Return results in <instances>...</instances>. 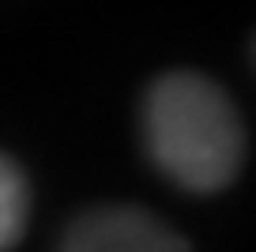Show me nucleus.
Wrapping results in <instances>:
<instances>
[{
  "label": "nucleus",
  "mask_w": 256,
  "mask_h": 252,
  "mask_svg": "<svg viewBox=\"0 0 256 252\" xmlns=\"http://www.w3.org/2000/svg\"><path fill=\"white\" fill-rule=\"evenodd\" d=\"M30 214V188L26 177L8 154H0V252L23 237Z\"/></svg>",
  "instance_id": "obj_3"
},
{
  "label": "nucleus",
  "mask_w": 256,
  "mask_h": 252,
  "mask_svg": "<svg viewBox=\"0 0 256 252\" xmlns=\"http://www.w3.org/2000/svg\"><path fill=\"white\" fill-rule=\"evenodd\" d=\"M60 252H188V244L140 207H94L68 226Z\"/></svg>",
  "instance_id": "obj_2"
},
{
  "label": "nucleus",
  "mask_w": 256,
  "mask_h": 252,
  "mask_svg": "<svg viewBox=\"0 0 256 252\" xmlns=\"http://www.w3.org/2000/svg\"><path fill=\"white\" fill-rule=\"evenodd\" d=\"M144 140L162 174L192 192L226 188L245 162L241 113L200 72H170L147 90Z\"/></svg>",
  "instance_id": "obj_1"
}]
</instances>
